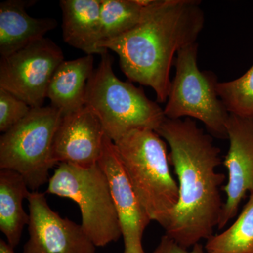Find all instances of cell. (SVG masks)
Masks as SVG:
<instances>
[{
	"mask_svg": "<svg viewBox=\"0 0 253 253\" xmlns=\"http://www.w3.org/2000/svg\"><path fill=\"white\" fill-rule=\"evenodd\" d=\"M62 50L44 38L9 56L1 57L0 88L32 109L42 107L53 76L64 61Z\"/></svg>",
	"mask_w": 253,
	"mask_h": 253,
	"instance_id": "cell-8",
	"label": "cell"
},
{
	"mask_svg": "<svg viewBox=\"0 0 253 253\" xmlns=\"http://www.w3.org/2000/svg\"><path fill=\"white\" fill-rule=\"evenodd\" d=\"M204 247L207 253H253V193L236 221Z\"/></svg>",
	"mask_w": 253,
	"mask_h": 253,
	"instance_id": "cell-18",
	"label": "cell"
},
{
	"mask_svg": "<svg viewBox=\"0 0 253 253\" xmlns=\"http://www.w3.org/2000/svg\"><path fill=\"white\" fill-rule=\"evenodd\" d=\"M29 189L19 173L0 170V230L13 249L19 244L23 229L29 224V213L23 207V200L31 194Z\"/></svg>",
	"mask_w": 253,
	"mask_h": 253,
	"instance_id": "cell-16",
	"label": "cell"
},
{
	"mask_svg": "<svg viewBox=\"0 0 253 253\" xmlns=\"http://www.w3.org/2000/svg\"><path fill=\"white\" fill-rule=\"evenodd\" d=\"M33 1L8 0L0 4V54L9 56L43 39L57 26L54 18L32 17L26 9Z\"/></svg>",
	"mask_w": 253,
	"mask_h": 253,
	"instance_id": "cell-13",
	"label": "cell"
},
{
	"mask_svg": "<svg viewBox=\"0 0 253 253\" xmlns=\"http://www.w3.org/2000/svg\"><path fill=\"white\" fill-rule=\"evenodd\" d=\"M0 253H15L14 249L4 240H0Z\"/></svg>",
	"mask_w": 253,
	"mask_h": 253,
	"instance_id": "cell-22",
	"label": "cell"
},
{
	"mask_svg": "<svg viewBox=\"0 0 253 253\" xmlns=\"http://www.w3.org/2000/svg\"><path fill=\"white\" fill-rule=\"evenodd\" d=\"M46 193L78 204L82 227L96 247H104L122 236L109 181L99 164L81 168L60 163Z\"/></svg>",
	"mask_w": 253,
	"mask_h": 253,
	"instance_id": "cell-5",
	"label": "cell"
},
{
	"mask_svg": "<svg viewBox=\"0 0 253 253\" xmlns=\"http://www.w3.org/2000/svg\"><path fill=\"white\" fill-rule=\"evenodd\" d=\"M65 42L86 55H102L100 49L101 0H61Z\"/></svg>",
	"mask_w": 253,
	"mask_h": 253,
	"instance_id": "cell-14",
	"label": "cell"
},
{
	"mask_svg": "<svg viewBox=\"0 0 253 253\" xmlns=\"http://www.w3.org/2000/svg\"><path fill=\"white\" fill-rule=\"evenodd\" d=\"M156 132L169 145L179 186V201L165 234L189 249L214 235L220 220L226 179L217 171L222 163L220 149L192 118H166Z\"/></svg>",
	"mask_w": 253,
	"mask_h": 253,
	"instance_id": "cell-1",
	"label": "cell"
},
{
	"mask_svg": "<svg viewBox=\"0 0 253 253\" xmlns=\"http://www.w3.org/2000/svg\"><path fill=\"white\" fill-rule=\"evenodd\" d=\"M114 144L143 208L151 221L165 229L179 201L166 141L152 129H135Z\"/></svg>",
	"mask_w": 253,
	"mask_h": 253,
	"instance_id": "cell-3",
	"label": "cell"
},
{
	"mask_svg": "<svg viewBox=\"0 0 253 253\" xmlns=\"http://www.w3.org/2000/svg\"><path fill=\"white\" fill-rule=\"evenodd\" d=\"M62 113L51 105L32 109L0 138V169L23 176L31 191L49 182L53 144Z\"/></svg>",
	"mask_w": 253,
	"mask_h": 253,
	"instance_id": "cell-6",
	"label": "cell"
},
{
	"mask_svg": "<svg viewBox=\"0 0 253 253\" xmlns=\"http://www.w3.org/2000/svg\"><path fill=\"white\" fill-rule=\"evenodd\" d=\"M98 164L109 181L124 241V253H145L143 235L151 220L133 189L114 143L107 136Z\"/></svg>",
	"mask_w": 253,
	"mask_h": 253,
	"instance_id": "cell-11",
	"label": "cell"
},
{
	"mask_svg": "<svg viewBox=\"0 0 253 253\" xmlns=\"http://www.w3.org/2000/svg\"><path fill=\"white\" fill-rule=\"evenodd\" d=\"M31 109L23 100L0 88V131L6 132L16 126L27 116Z\"/></svg>",
	"mask_w": 253,
	"mask_h": 253,
	"instance_id": "cell-20",
	"label": "cell"
},
{
	"mask_svg": "<svg viewBox=\"0 0 253 253\" xmlns=\"http://www.w3.org/2000/svg\"><path fill=\"white\" fill-rule=\"evenodd\" d=\"M198 45L194 43L176 55L175 76L163 109L168 119L194 118L204 123L210 134L218 139H227L226 123L229 117L217 92L218 80L211 71L198 66Z\"/></svg>",
	"mask_w": 253,
	"mask_h": 253,
	"instance_id": "cell-7",
	"label": "cell"
},
{
	"mask_svg": "<svg viewBox=\"0 0 253 253\" xmlns=\"http://www.w3.org/2000/svg\"><path fill=\"white\" fill-rule=\"evenodd\" d=\"M229 148L222 164L228 181L221 190L226 193L217 229H224L234 219L247 193H253V119L229 115L226 123Z\"/></svg>",
	"mask_w": 253,
	"mask_h": 253,
	"instance_id": "cell-10",
	"label": "cell"
},
{
	"mask_svg": "<svg viewBox=\"0 0 253 253\" xmlns=\"http://www.w3.org/2000/svg\"><path fill=\"white\" fill-rule=\"evenodd\" d=\"M204 13L196 0H151L140 22L122 36L101 43L114 51L130 82L152 88L158 102L167 101L174 55L196 42Z\"/></svg>",
	"mask_w": 253,
	"mask_h": 253,
	"instance_id": "cell-2",
	"label": "cell"
},
{
	"mask_svg": "<svg viewBox=\"0 0 253 253\" xmlns=\"http://www.w3.org/2000/svg\"><path fill=\"white\" fill-rule=\"evenodd\" d=\"M27 200L29 239L23 253H96V246L81 224L53 211L45 194L31 191Z\"/></svg>",
	"mask_w": 253,
	"mask_h": 253,
	"instance_id": "cell-9",
	"label": "cell"
},
{
	"mask_svg": "<svg viewBox=\"0 0 253 253\" xmlns=\"http://www.w3.org/2000/svg\"><path fill=\"white\" fill-rule=\"evenodd\" d=\"M151 1V0H101L99 46L101 43L122 36L136 26L140 22L145 7Z\"/></svg>",
	"mask_w": 253,
	"mask_h": 253,
	"instance_id": "cell-17",
	"label": "cell"
},
{
	"mask_svg": "<svg viewBox=\"0 0 253 253\" xmlns=\"http://www.w3.org/2000/svg\"><path fill=\"white\" fill-rule=\"evenodd\" d=\"M106 134L99 118L88 106L62 116L54 136V166L70 163L81 168L98 164Z\"/></svg>",
	"mask_w": 253,
	"mask_h": 253,
	"instance_id": "cell-12",
	"label": "cell"
},
{
	"mask_svg": "<svg viewBox=\"0 0 253 253\" xmlns=\"http://www.w3.org/2000/svg\"><path fill=\"white\" fill-rule=\"evenodd\" d=\"M151 253H207L202 244L194 245L191 250L185 249L174 240L165 234L161 237L157 247Z\"/></svg>",
	"mask_w": 253,
	"mask_h": 253,
	"instance_id": "cell-21",
	"label": "cell"
},
{
	"mask_svg": "<svg viewBox=\"0 0 253 253\" xmlns=\"http://www.w3.org/2000/svg\"><path fill=\"white\" fill-rule=\"evenodd\" d=\"M217 92L229 114L253 119V65L234 81L219 82Z\"/></svg>",
	"mask_w": 253,
	"mask_h": 253,
	"instance_id": "cell-19",
	"label": "cell"
},
{
	"mask_svg": "<svg viewBox=\"0 0 253 253\" xmlns=\"http://www.w3.org/2000/svg\"><path fill=\"white\" fill-rule=\"evenodd\" d=\"M101 56L86 84L85 106L99 118L106 136L115 143L133 129L157 130L166 118L163 109L142 89L115 75L109 51Z\"/></svg>",
	"mask_w": 253,
	"mask_h": 253,
	"instance_id": "cell-4",
	"label": "cell"
},
{
	"mask_svg": "<svg viewBox=\"0 0 253 253\" xmlns=\"http://www.w3.org/2000/svg\"><path fill=\"white\" fill-rule=\"evenodd\" d=\"M94 56L86 55L64 61L56 70L48 88L51 106L69 114L85 106L86 84L94 73Z\"/></svg>",
	"mask_w": 253,
	"mask_h": 253,
	"instance_id": "cell-15",
	"label": "cell"
}]
</instances>
